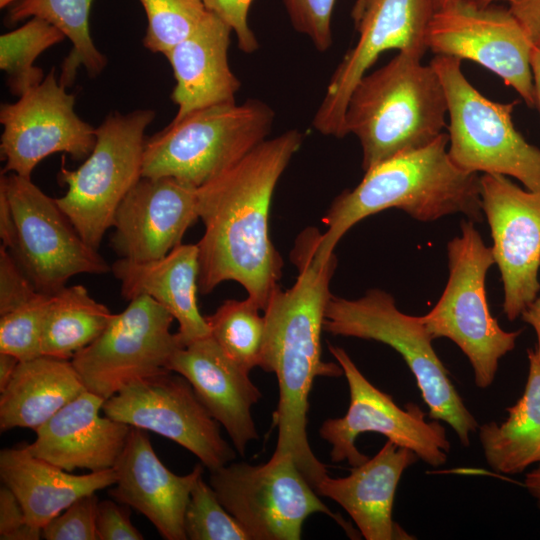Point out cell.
<instances>
[{"label": "cell", "mask_w": 540, "mask_h": 540, "mask_svg": "<svg viewBox=\"0 0 540 540\" xmlns=\"http://www.w3.org/2000/svg\"><path fill=\"white\" fill-rule=\"evenodd\" d=\"M274 118L268 104L248 99L172 120L146 140L142 177H171L198 188L266 140Z\"/></svg>", "instance_id": "8992f818"}, {"label": "cell", "mask_w": 540, "mask_h": 540, "mask_svg": "<svg viewBox=\"0 0 540 540\" xmlns=\"http://www.w3.org/2000/svg\"><path fill=\"white\" fill-rule=\"evenodd\" d=\"M51 295L39 293L29 302L1 315L0 352L20 361L42 355L41 342Z\"/></svg>", "instance_id": "e575fe53"}, {"label": "cell", "mask_w": 540, "mask_h": 540, "mask_svg": "<svg viewBox=\"0 0 540 540\" xmlns=\"http://www.w3.org/2000/svg\"><path fill=\"white\" fill-rule=\"evenodd\" d=\"M480 191L503 283V312L513 321L540 291V191L498 174L481 175Z\"/></svg>", "instance_id": "ac0fdd59"}, {"label": "cell", "mask_w": 540, "mask_h": 540, "mask_svg": "<svg viewBox=\"0 0 540 540\" xmlns=\"http://www.w3.org/2000/svg\"><path fill=\"white\" fill-rule=\"evenodd\" d=\"M436 10L435 0H358L353 10L358 40L333 72L313 128L325 136H346L344 117L353 88L387 50L423 57Z\"/></svg>", "instance_id": "5bb4252c"}, {"label": "cell", "mask_w": 540, "mask_h": 540, "mask_svg": "<svg viewBox=\"0 0 540 540\" xmlns=\"http://www.w3.org/2000/svg\"><path fill=\"white\" fill-rule=\"evenodd\" d=\"M449 137L442 133L430 144L399 153L365 170L360 183L332 202L323 218L315 258L324 262L345 233L362 219L397 208L422 222L462 213L473 222L483 219L480 176L460 169L449 156Z\"/></svg>", "instance_id": "3957f363"}, {"label": "cell", "mask_w": 540, "mask_h": 540, "mask_svg": "<svg viewBox=\"0 0 540 540\" xmlns=\"http://www.w3.org/2000/svg\"><path fill=\"white\" fill-rule=\"evenodd\" d=\"M0 477L27 521L40 529L80 497L109 488L117 479L114 468L73 474L34 456L27 445L0 451Z\"/></svg>", "instance_id": "484cf974"}, {"label": "cell", "mask_w": 540, "mask_h": 540, "mask_svg": "<svg viewBox=\"0 0 540 540\" xmlns=\"http://www.w3.org/2000/svg\"><path fill=\"white\" fill-rule=\"evenodd\" d=\"M305 135L287 130L266 139L232 167L197 188L204 234L197 243L199 291L236 281L263 311L281 278L283 261L269 234L275 187Z\"/></svg>", "instance_id": "6da1fadb"}, {"label": "cell", "mask_w": 540, "mask_h": 540, "mask_svg": "<svg viewBox=\"0 0 540 540\" xmlns=\"http://www.w3.org/2000/svg\"><path fill=\"white\" fill-rule=\"evenodd\" d=\"M428 46L436 55L473 61L490 70L534 108L533 44L511 11L481 0H456L437 8Z\"/></svg>", "instance_id": "9a60e30c"}, {"label": "cell", "mask_w": 540, "mask_h": 540, "mask_svg": "<svg viewBox=\"0 0 540 540\" xmlns=\"http://www.w3.org/2000/svg\"><path fill=\"white\" fill-rule=\"evenodd\" d=\"M422 57L398 53L365 74L346 106V134L362 148L365 170L399 153L424 147L447 128L448 104L436 70Z\"/></svg>", "instance_id": "277c9868"}, {"label": "cell", "mask_w": 540, "mask_h": 540, "mask_svg": "<svg viewBox=\"0 0 540 540\" xmlns=\"http://www.w3.org/2000/svg\"><path fill=\"white\" fill-rule=\"evenodd\" d=\"M15 226L13 213L8 198L2 188H0V237L2 245L10 249L14 242Z\"/></svg>", "instance_id": "7bdbcfd3"}, {"label": "cell", "mask_w": 540, "mask_h": 540, "mask_svg": "<svg viewBox=\"0 0 540 540\" xmlns=\"http://www.w3.org/2000/svg\"><path fill=\"white\" fill-rule=\"evenodd\" d=\"M206 9L223 20L237 37L239 49L247 54L259 48L258 40L248 24L253 0H202Z\"/></svg>", "instance_id": "f35d334b"}, {"label": "cell", "mask_w": 540, "mask_h": 540, "mask_svg": "<svg viewBox=\"0 0 540 540\" xmlns=\"http://www.w3.org/2000/svg\"><path fill=\"white\" fill-rule=\"evenodd\" d=\"M117 501L102 500L96 516L97 540H142L143 535L130 521L129 506Z\"/></svg>", "instance_id": "ab89813d"}, {"label": "cell", "mask_w": 540, "mask_h": 540, "mask_svg": "<svg viewBox=\"0 0 540 540\" xmlns=\"http://www.w3.org/2000/svg\"><path fill=\"white\" fill-rule=\"evenodd\" d=\"M111 271L120 281L121 294L126 300L149 296L173 316L183 346L211 335L197 303V244L181 243L164 257L151 261L120 258L113 263Z\"/></svg>", "instance_id": "d4e9b609"}, {"label": "cell", "mask_w": 540, "mask_h": 540, "mask_svg": "<svg viewBox=\"0 0 540 540\" xmlns=\"http://www.w3.org/2000/svg\"><path fill=\"white\" fill-rule=\"evenodd\" d=\"M323 329L335 336L375 340L396 350L414 375L430 416L450 425L461 444L469 446L478 423L453 385L419 316L401 312L389 293L370 289L358 299L332 295Z\"/></svg>", "instance_id": "5b68a950"}, {"label": "cell", "mask_w": 540, "mask_h": 540, "mask_svg": "<svg viewBox=\"0 0 540 540\" xmlns=\"http://www.w3.org/2000/svg\"><path fill=\"white\" fill-rule=\"evenodd\" d=\"M113 315L84 286H65L50 297L42 355L71 360L104 331Z\"/></svg>", "instance_id": "f1b7e54d"}, {"label": "cell", "mask_w": 540, "mask_h": 540, "mask_svg": "<svg viewBox=\"0 0 540 540\" xmlns=\"http://www.w3.org/2000/svg\"><path fill=\"white\" fill-rule=\"evenodd\" d=\"M522 320L529 324L537 336V347L535 352L540 360V295L525 308L521 314Z\"/></svg>", "instance_id": "ee69618b"}, {"label": "cell", "mask_w": 540, "mask_h": 540, "mask_svg": "<svg viewBox=\"0 0 540 540\" xmlns=\"http://www.w3.org/2000/svg\"><path fill=\"white\" fill-rule=\"evenodd\" d=\"M209 484L250 540H299L312 514L344 521L321 501L290 455L265 464L235 462L210 471Z\"/></svg>", "instance_id": "30bf717a"}, {"label": "cell", "mask_w": 540, "mask_h": 540, "mask_svg": "<svg viewBox=\"0 0 540 540\" xmlns=\"http://www.w3.org/2000/svg\"><path fill=\"white\" fill-rule=\"evenodd\" d=\"M453 1H456V0H435L436 2V5H437V8L439 7H442L450 2H453Z\"/></svg>", "instance_id": "681fc988"}, {"label": "cell", "mask_w": 540, "mask_h": 540, "mask_svg": "<svg viewBox=\"0 0 540 540\" xmlns=\"http://www.w3.org/2000/svg\"><path fill=\"white\" fill-rule=\"evenodd\" d=\"M147 17L143 45L163 55L190 35L208 14L202 0H139Z\"/></svg>", "instance_id": "d6a6232c"}, {"label": "cell", "mask_w": 540, "mask_h": 540, "mask_svg": "<svg viewBox=\"0 0 540 540\" xmlns=\"http://www.w3.org/2000/svg\"><path fill=\"white\" fill-rule=\"evenodd\" d=\"M42 529L32 526L24 510L6 486L0 488V539L1 540H39Z\"/></svg>", "instance_id": "60d3db41"}, {"label": "cell", "mask_w": 540, "mask_h": 540, "mask_svg": "<svg viewBox=\"0 0 540 540\" xmlns=\"http://www.w3.org/2000/svg\"><path fill=\"white\" fill-rule=\"evenodd\" d=\"M56 77L55 68L14 103L0 108V150L4 173L31 177L46 157L59 152L86 159L96 142V128L75 112V96Z\"/></svg>", "instance_id": "e0dca14e"}, {"label": "cell", "mask_w": 540, "mask_h": 540, "mask_svg": "<svg viewBox=\"0 0 540 540\" xmlns=\"http://www.w3.org/2000/svg\"><path fill=\"white\" fill-rule=\"evenodd\" d=\"M15 226L8 249L38 292L53 295L77 274H104L111 267L80 236L68 217L30 177L2 173Z\"/></svg>", "instance_id": "8fae6325"}, {"label": "cell", "mask_w": 540, "mask_h": 540, "mask_svg": "<svg viewBox=\"0 0 540 540\" xmlns=\"http://www.w3.org/2000/svg\"><path fill=\"white\" fill-rule=\"evenodd\" d=\"M116 482L110 496L143 514L166 540H186L184 516L191 490L203 473L196 464L186 475L170 471L159 459L146 430L130 427L113 467Z\"/></svg>", "instance_id": "ffe728a7"}, {"label": "cell", "mask_w": 540, "mask_h": 540, "mask_svg": "<svg viewBox=\"0 0 540 540\" xmlns=\"http://www.w3.org/2000/svg\"><path fill=\"white\" fill-rule=\"evenodd\" d=\"M173 320L149 296L132 299L71 359L86 390L107 400L135 381L169 372L172 356L183 347L170 331Z\"/></svg>", "instance_id": "7c38bea8"}, {"label": "cell", "mask_w": 540, "mask_h": 540, "mask_svg": "<svg viewBox=\"0 0 540 540\" xmlns=\"http://www.w3.org/2000/svg\"><path fill=\"white\" fill-rule=\"evenodd\" d=\"M261 308L249 297L226 300L206 317L210 334L224 353L244 370L259 367L265 334Z\"/></svg>", "instance_id": "1f68e13d"}, {"label": "cell", "mask_w": 540, "mask_h": 540, "mask_svg": "<svg viewBox=\"0 0 540 540\" xmlns=\"http://www.w3.org/2000/svg\"><path fill=\"white\" fill-rule=\"evenodd\" d=\"M65 38L62 31L39 17L29 18L19 28L0 36V68L12 95L20 97L44 80V71L34 62Z\"/></svg>", "instance_id": "4dcf8cb0"}, {"label": "cell", "mask_w": 540, "mask_h": 540, "mask_svg": "<svg viewBox=\"0 0 540 540\" xmlns=\"http://www.w3.org/2000/svg\"><path fill=\"white\" fill-rule=\"evenodd\" d=\"M184 530L190 540H250L202 475L191 490L184 516Z\"/></svg>", "instance_id": "836d02e7"}, {"label": "cell", "mask_w": 540, "mask_h": 540, "mask_svg": "<svg viewBox=\"0 0 540 540\" xmlns=\"http://www.w3.org/2000/svg\"><path fill=\"white\" fill-rule=\"evenodd\" d=\"M509 10L523 26L533 46L540 49V0H513Z\"/></svg>", "instance_id": "b9f144b4"}, {"label": "cell", "mask_w": 540, "mask_h": 540, "mask_svg": "<svg viewBox=\"0 0 540 540\" xmlns=\"http://www.w3.org/2000/svg\"><path fill=\"white\" fill-rule=\"evenodd\" d=\"M154 118L151 109L109 114L96 128L94 148L84 163L76 170L62 166L58 173L67 191L56 202L96 250L118 206L142 178L145 130Z\"/></svg>", "instance_id": "9c48e42d"}, {"label": "cell", "mask_w": 540, "mask_h": 540, "mask_svg": "<svg viewBox=\"0 0 540 540\" xmlns=\"http://www.w3.org/2000/svg\"><path fill=\"white\" fill-rule=\"evenodd\" d=\"M40 292L3 245L0 247V316L29 302Z\"/></svg>", "instance_id": "74e56055"}, {"label": "cell", "mask_w": 540, "mask_h": 540, "mask_svg": "<svg viewBox=\"0 0 540 540\" xmlns=\"http://www.w3.org/2000/svg\"><path fill=\"white\" fill-rule=\"evenodd\" d=\"M527 354L529 371L522 397L507 409L505 421L478 427L487 463L502 474H518L540 462V360L535 350Z\"/></svg>", "instance_id": "83f0119b"}, {"label": "cell", "mask_w": 540, "mask_h": 540, "mask_svg": "<svg viewBox=\"0 0 540 540\" xmlns=\"http://www.w3.org/2000/svg\"><path fill=\"white\" fill-rule=\"evenodd\" d=\"M197 219V188L171 177H142L115 212L111 247L121 258L156 260L181 244Z\"/></svg>", "instance_id": "d6986e66"}, {"label": "cell", "mask_w": 540, "mask_h": 540, "mask_svg": "<svg viewBox=\"0 0 540 540\" xmlns=\"http://www.w3.org/2000/svg\"><path fill=\"white\" fill-rule=\"evenodd\" d=\"M95 493L80 497L42 528L46 540H97Z\"/></svg>", "instance_id": "d590c367"}, {"label": "cell", "mask_w": 540, "mask_h": 540, "mask_svg": "<svg viewBox=\"0 0 540 540\" xmlns=\"http://www.w3.org/2000/svg\"><path fill=\"white\" fill-rule=\"evenodd\" d=\"M328 348L343 370L350 394L346 414L325 420L319 429L320 436L331 445L333 462L347 461L352 467L365 462L369 457L358 450L355 441L362 433L375 432L412 450L432 467L445 464L450 442L438 420L426 421L416 404L399 407L361 373L343 348L331 344Z\"/></svg>", "instance_id": "4fadbf2b"}, {"label": "cell", "mask_w": 540, "mask_h": 540, "mask_svg": "<svg viewBox=\"0 0 540 540\" xmlns=\"http://www.w3.org/2000/svg\"><path fill=\"white\" fill-rule=\"evenodd\" d=\"M448 104V153L460 169L513 177L525 189L540 191V149L528 143L513 123L517 100H490L465 77L461 60L435 55Z\"/></svg>", "instance_id": "ba28073f"}, {"label": "cell", "mask_w": 540, "mask_h": 540, "mask_svg": "<svg viewBox=\"0 0 540 540\" xmlns=\"http://www.w3.org/2000/svg\"><path fill=\"white\" fill-rule=\"evenodd\" d=\"M104 402L102 397L83 391L35 431L28 450L69 472L113 468L131 426L102 416Z\"/></svg>", "instance_id": "7402d4cb"}, {"label": "cell", "mask_w": 540, "mask_h": 540, "mask_svg": "<svg viewBox=\"0 0 540 540\" xmlns=\"http://www.w3.org/2000/svg\"><path fill=\"white\" fill-rule=\"evenodd\" d=\"M482 2L484 3H492V2H496V1H507V2H511L513 0H481Z\"/></svg>", "instance_id": "f907efd6"}, {"label": "cell", "mask_w": 540, "mask_h": 540, "mask_svg": "<svg viewBox=\"0 0 540 540\" xmlns=\"http://www.w3.org/2000/svg\"><path fill=\"white\" fill-rule=\"evenodd\" d=\"M531 67L534 85V107L540 115V49L533 47L531 55Z\"/></svg>", "instance_id": "bcb514c9"}, {"label": "cell", "mask_w": 540, "mask_h": 540, "mask_svg": "<svg viewBox=\"0 0 540 540\" xmlns=\"http://www.w3.org/2000/svg\"><path fill=\"white\" fill-rule=\"evenodd\" d=\"M18 0H0V7L3 9L13 3H15Z\"/></svg>", "instance_id": "c3c4849f"}, {"label": "cell", "mask_w": 540, "mask_h": 540, "mask_svg": "<svg viewBox=\"0 0 540 540\" xmlns=\"http://www.w3.org/2000/svg\"><path fill=\"white\" fill-rule=\"evenodd\" d=\"M20 360L15 356L0 352V392L11 381Z\"/></svg>", "instance_id": "f6af8a7d"}, {"label": "cell", "mask_w": 540, "mask_h": 540, "mask_svg": "<svg viewBox=\"0 0 540 540\" xmlns=\"http://www.w3.org/2000/svg\"><path fill=\"white\" fill-rule=\"evenodd\" d=\"M296 31L307 36L319 52L332 45L331 16L335 0H284Z\"/></svg>", "instance_id": "8d00e7d4"}, {"label": "cell", "mask_w": 540, "mask_h": 540, "mask_svg": "<svg viewBox=\"0 0 540 540\" xmlns=\"http://www.w3.org/2000/svg\"><path fill=\"white\" fill-rule=\"evenodd\" d=\"M537 467L527 473L524 480V485L528 492L536 499L537 505L540 508V462Z\"/></svg>", "instance_id": "7dc6e473"}, {"label": "cell", "mask_w": 540, "mask_h": 540, "mask_svg": "<svg viewBox=\"0 0 540 540\" xmlns=\"http://www.w3.org/2000/svg\"><path fill=\"white\" fill-rule=\"evenodd\" d=\"M319 234L308 229L298 238L292 252L298 268L295 283L285 291L277 287L263 310L265 334L259 365L276 375L279 388L272 456L290 455L315 490L328 474L307 436L309 394L316 377L343 374L339 364L321 357V333L337 260L335 255L325 262L315 258Z\"/></svg>", "instance_id": "7a4b0ae2"}, {"label": "cell", "mask_w": 540, "mask_h": 540, "mask_svg": "<svg viewBox=\"0 0 540 540\" xmlns=\"http://www.w3.org/2000/svg\"><path fill=\"white\" fill-rule=\"evenodd\" d=\"M93 0H20L9 11L10 22L32 17L42 18L60 31L72 43L65 58L59 81L70 86L82 66L90 77L98 76L107 65V58L94 44L89 26Z\"/></svg>", "instance_id": "f546056e"}, {"label": "cell", "mask_w": 540, "mask_h": 540, "mask_svg": "<svg viewBox=\"0 0 540 540\" xmlns=\"http://www.w3.org/2000/svg\"><path fill=\"white\" fill-rule=\"evenodd\" d=\"M449 277L436 305L419 316L433 339L453 341L468 358L475 384L489 387L499 360L515 347L521 331L503 330L491 315L485 289L486 274L495 263L474 222L461 223V233L447 245Z\"/></svg>", "instance_id": "52a82bcc"}, {"label": "cell", "mask_w": 540, "mask_h": 540, "mask_svg": "<svg viewBox=\"0 0 540 540\" xmlns=\"http://www.w3.org/2000/svg\"><path fill=\"white\" fill-rule=\"evenodd\" d=\"M231 33L223 20L208 12L190 35L164 54L176 81L171 94L178 107L174 121L200 109L236 102L241 82L228 61Z\"/></svg>", "instance_id": "cb8c5ba5"}, {"label": "cell", "mask_w": 540, "mask_h": 540, "mask_svg": "<svg viewBox=\"0 0 540 540\" xmlns=\"http://www.w3.org/2000/svg\"><path fill=\"white\" fill-rule=\"evenodd\" d=\"M102 411L116 421L179 444L209 471L232 462L237 456L192 385L176 372L127 385L105 400Z\"/></svg>", "instance_id": "2e32d148"}, {"label": "cell", "mask_w": 540, "mask_h": 540, "mask_svg": "<svg viewBox=\"0 0 540 540\" xmlns=\"http://www.w3.org/2000/svg\"><path fill=\"white\" fill-rule=\"evenodd\" d=\"M85 390L71 360L41 355L20 361L0 392V429L36 431Z\"/></svg>", "instance_id": "4316f807"}, {"label": "cell", "mask_w": 540, "mask_h": 540, "mask_svg": "<svg viewBox=\"0 0 540 540\" xmlns=\"http://www.w3.org/2000/svg\"><path fill=\"white\" fill-rule=\"evenodd\" d=\"M168 369L189 381L243 456L248 444L259 437L251 408L262 397L249 372L231 360L211 335L179 348Z\"/></svg>", "instance_id": "44dd1931"}, {"label": "cell", "mask_w": 540, "mask_h": 540, "mask_svg": "<svg viewBox=\"0 0 540 540\" xmlns=\"http://www.w3.org/2000/svg\"><path fill=\"white\" fill-rule=\"evenodd\" d=\"M418 459L412 450L388 440L376 455L353 467L348 476L327 475L316 492L338 503L366 540L414 539L394 522L392 510L403 472Z\"/></svg>", "instance_id": "603a6c76"}]
</instances>
